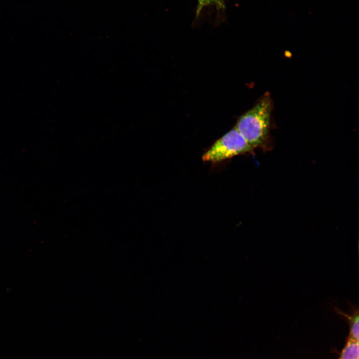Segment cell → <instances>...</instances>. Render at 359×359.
Wrapping results in <instances>:
<instances>
[{"mask_svg":"<svg viewBox=\"0 0 359 359\" xmlns=\"http://www.w3.org/2000/svg\"><path fill=\"white\" fill-rule=\"evenodd\" d=\"M273 102L268 94L242 115L235 128L253 149L261 146L269 135Z\"/></svg>","mask_w":359,"mask_h":359,"instance_id":"cell-1","label":"cell"},{"mask_svg":"<svg viewBox=\"0 0 359 359\" xmlns=\"http://www.w3.org/2000/svg\"><path fill=\"white\" fill-rule=\"evenodd\" d=\"M252 150L234 127L218 139L203 155L202 159L204 162H219Z\"/></svg>","mask_w":359,"mask_h":359,"instance_id":"cell-2","label":"cell"},{"mask_svg":"<svg viewBox=\"0 0 359 359\" xmlns=\"http://www.w3.org/2000/svg\"><path fill=\"white\" fill-rule=\"evenodd\" d=\"M352 312L350 314H346L338 308H336V312L344 317L349 324L350 332L348 337L359 342V308L358 307L351 306Z\"/></svg>","mask_w":359,"mask_h":359,"instance_id":"cell-3","label":"cell"},{"mask_svg":"<svg viewBox=\"0 0 359 359\" xmlns=\"http://www.w3.org/2000/svg\"><path fill=\"white\" fill-rule=\"evenodd\" d=\"M217 0H198L199 6L198 7V11H199L205 5Z\"/></svg>","mask_w":359,"mask_h":359,"instance_id":"cell-5","label":"cell"},{"mask_svg":"<svg viewBox=\"0 0 359 359\" xmlns=\"http://www.w3.org/2000/svg\"><path fill=\"white\" fill-rule=\"evenodd\" d=\"M339 359H359V342L348 337Z\"/></svg>","mask_w":359,"mask_h":359,"instance_id":"cell-4","label":"cell"}]
</instances>
